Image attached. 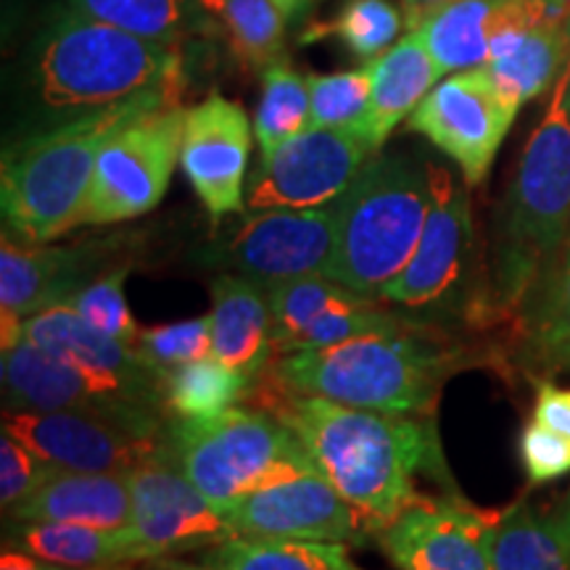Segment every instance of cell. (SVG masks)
Returning a JSON list of instances; mask_svg holds the SVG:
<instances>
[{
    "mask_svg": "<svg viewBox=\"0 0 570 570\" xmlns=\"http://www.w3.org/2000/svg\"><path fill=\"white\" fill-rule=\"evenodd\" d=\"M269 309H273V338L275 354H281L294 341L302 336L309 325L323 320L331 312L346 309V306L362 304L365 294L346 288L325 275H306L294 277V281H283L265 285Z\"/></svg>",
    "mask_w": 570,
    "mask_h": 570,
    "instance_id": "4dcf8cb0",
    "label": "cell"
},
{
    "mask_svg": "<svg viewBox=\"0 0 570 570\" xmlns=\"http://www.w3.org/2000/svg\"><path fill=\"white\" fill-rule=\"evenodd\" d=\"M180 88H164L80 114L6 148L0 167L3 235L24 246L51 244L77 227L96 161L114 135L140 114L177 101Z\"/></svg>",
    "mask_w": 570,
    "mask_h": 570,
    "instance_id": "3957f363",
    "label": "cell"
},
{
    "mask_svg": "<svg viewBox=\"0 0 570 570\" xmlns=\"http://www.w3.org/2000/svg\"><path fill=\"white\" fill-rule=\"evenodd\" d=\"M185 109L164 104L125 125L96 161L77 227L119 225L151 212L180 161Z\"/></svg>",
    "mask_w": 570,
    "mask_h": 570,
    "instance_id": "ba28073f",
    "label": "cell"
},
{
    "mask_svg": "<svg viewBox=\"0 0 570 570\" xmlns=\"http://www.w3.org/2000/svg\"><path fill=\"white\" fill-rule=\"evenodd\" d=\"M566 508H568V510H570V497H568V504H566Z\"/></svg>",
    "mask_w": 570,
    "mask_h": 570,
    "instance_id": "c3c4849f",
    "label": "cell"
},
{
    "mask_svg": "<svg viewBox=\"0 0 570 570\" xmlns=\"http://www.w3.org/2000/svg\"><path fill=\"white\" fill-rule=\"evenodd\" d=\"M568 11L552 0H502L483 69L512 109L529 104L560 80L570 61Z\"/></svg>",
    "mask_w": 570,
    "mask_h": 570,
    "instance_id": "d6986e66",
    "label": "cell"
},
{
    "mask_svg": "<svg viewBox=\"0 0 570 570\" xmlns=\"http://www.w3.org/2000/svg\"><path fill=\"white\" fill-rule=\"evenodd\" d=\"M515 114L518 109L504 101L489 71L479 67L454 71L439 82L410 114L407 125L458 164L462 180L473 188L487 180Z\"/></svg>",
    "mask_w": 570,
    "mask_h": 570,
    "instance_id": "8fae6325",
    "label": "cell"
},
{
    "mask_svg": "<svg viewBox=\"0 0 570 570\" xmlns=\"http://www.w3.org/2000/svg\"><path fill=\"white\" fill-rule=\"evenodd\" d=\"M252 122L244 106L212 92L185 111L180 167L214 219L246 209V167Z\"/></svg>",
    "mask_w": 570,
    "mask_h": 570,
    "instance_id": "ffe728a7",
    "label": "cell"
},
{
    "mask_svg": "<svg viewBox=\"0 0 570 570\" xmlns=\"http://www.w3.org/2000/svg\"><path fill=\"white\" fill-rule=\"evenodd\" d=\"M11 520L75 523L92 529H130L132 497L127 473H75L61 470L46 487L6 510Z\"/></svg>",
    "mask_w": 570,
    "mask_h": 570,
    "instance_id": "603a6c76",
    "label": "cell"
},
{
    "mask_svg": "<svg viewBox=\"0 0 570 570\" xmlns=\"http://www.w3.org/2000/svg\"><path fill=\"white\" fill-rule=\"evenodd\" d=\"M67 9L161 46H177L194 21V0H67Z\"/></svg>",
    "mask_w": 570,
    "mask_h": 570,
    "instance_id": "836d02e7",
    "label": "cell"
},
{
    "mask_svg": "<svg viewBox=\"0 0 570 570\" xmlns=\"http://www.w3.org/2000/svg\"><path fill=\"white\" fill-rule=\"evenodd\" d=\"M529 362L539 370H547V373H570V338L544 348V352L531 354Z\"/></svg>",
    "mask_w": 570,
    "mask_h": 570,
    "instance_id": "ee69618b",
    "label": "cell"
},
{
    "mask_svg": "<svg viewBox=\"0 0 570 570\" xmlns=\"http://www.w3.org/2000/svg\"><path fill=\"white\" fill-rule=\"evenodd\" d=\"M431 209L420 244L394 283L377 302L404 315H454L473 285L475 235L468 190L441 164H428Z\"/></svg>",
    "mask_w": 570,
    "mask_h": 570,
    "instance_id": "9c48e42d",
    "label": "cell"
},
{
    "mask_svg": "<svg viewBox=\"0 0 570 570\" xmlns=\"http://www.w3.org/2000/svg\"><path fill=\"white\" fill-rule=\"evenodd\" d=\"M256 391L252 375L225 365L217 356L190 362L164 375V404L173 417H212L238 407Z\"/></svg>",
    "mask_w": 570,
    "mask_h": 570,
    "instance_id": "f1b7e54d",
    "label": "cell"
},
{
    "mask_svg": "<svg viewBox=\"0 0 570 570\" xmlns=\"http://www.w3.org/2000/svg\"><path fill=\"white\" fill-rule=\"evenodd\" d=\"M502 0H454L420 27L441 75L487 67Z\"/></svg>",
    "mask_w": 570,
    "mask_h": 570,
    "instance_id": "83f0119b",
    "label": "cell"
},
{
    "mask_svg": "<svg viewBox=\"0 0 570 570\" xmlns=\"http://www.w3.org/2000/svg\"><path fill=\"white\" fill-rule=\"evenodd\" d=\"M568 109H570V85H568Z\"/></svg>",
    "mask_w": 570,
    "mask_h": 570,
    "instance_id": "7dc6e473",
    "label": "cell"
},
{
    "mask_svg": "<svg viewBox=\"0 0 570 570\" xmlns=\"http://www.w3.org/2000/svg\"><path fill=\"white\" fill-rule=\"evenodd\" d=\"M175 46L138 38L67 9L46 27L35 51L40 104L67 119L125 104L146 92L180 88Z\"/></svg>",
    "mask_w": 570,
    "mask_h": 570,
    "instance_id": "5b68a950",
    "label": "cell"
},
{
    "mask_svg": "<svg viewBox=\"0 0 570 570\" xmlns=\"http://www.w3.org/2000/svg\"><path fill=\"white\" fill-rule=\"evenodd\" d=\"M0 570H125L119 568H69V566H56V562L32 558V554L19 552V550H9L6 547L3 558H0Z\"/></svg>",
    "mask_w": 570,
    "mask_h": 570,
    "instance_id": "b9f144b4",
    "label": "cell"
},
{
    "mask_svg": "<svg viewBox=\"0 0 570 570\" xmlns=\"http://www.w3.org/2000/svg\"><path fill=\"white\" fill-rule=\"evenodd\" d=\"M373 156L352 130H309L262 156L246 185V209H312L336 202Z\"/></svg>",
    "mask_w": 570,
    "mask_h": 570,
    "instance_id": "9a60e30c",
    "label": "cell"
},
{
    "mask_svg": "<svg viewBox=\"0 0 570 570\" xmlns=\"http://www.w3.org/2000/svg\"><path fill=\"white\" fill-rule=\"evenodd\" d=\"M497 523L458 494H417L375 539L396 570H494Z\"/></svg>",
    "mask_w": 570,
    "mask_h": 570,
    "instance_id": "2e32d148",
    "label": "cell"
},
{
    "mask_svg": "<svg viewBox=\"0 0 570 570\" xmlns=\"http://www.w3.org/2000/svg\"><path fill=\"white\" fill-rule=\"evenodd\" d=\"M428 209V167L402 154H373L338 196L336 254L325 277L377 298L415 254Z\"/></svg>",
    "mask_w": 570,
    "mask_h": 570,
    "instance_id": "8992f818",
    "label": "cell"
},
{
    "mask_svg": "<svg viewBox=\"0 0 570 570\" xmlns=\"http://www.w3.org/2000/svg\"><path fill=\"white\" fill-rule=\"evenodd\" d=\"M209 320L214 356L259 383L275 356L273 309L265 285L238 273L217 275Z\"/></svg>",
    "mask_w": 570,
    "mask_h": 570,
    "instance_id": "7402d4cb",
    "label": "cell"
},
{
    "mask_svg": "<svg viewBox=\"0 0 570 570\" xmlns=\"http://www.w3.org/2000/svg\"><path fill=\"white\" fill-rule=\"evenodd\" d=\"M554 6H560V9H566L570 13V0H552Z\"/></svg>",
    "mask_w": 570,
    "mask_h": 570,
    "instance_id": "f6af8a7d",
    "label": "cell"
},
{
    "mask_svg": "<svg viewBox=\"0 0 570 570\" xmlns=\"http://www.w3.org/2000/svg\"><path fill=\"white\" fill-rule=\"evenodd\" d=\"M494 570H570V510L539 512L515 502L499 512Z\"/></svg>",
    "mask_w": 570,
    "mask_h": 570,
    "instance_id": "4316f807",
    "label": "cell"
},
{
    "mask_svg": "<svg viewBox=\"0 0 570 570\" xmlns=\"http://www.w3.org/2000/svg\"><path fill=\"white\" fill-rule=\"evenodd\" d=\"M59 473L61 468L42 460L30 446L3 433L0 439V504L3 510H11L13 504L35 494Z\"/></svg>",
    "mask_w": 570,
    "mask_h": 570,
    "instance_id": "f35d334b",
    "label": "cell"
},
{
    "mask_svg": "<svg viewBox=\"0 0 570 570\" xmlns=\"http://www.w3.org/2000/svg\"><path fill=\"white\" fill-rule=\"evenodd\" d=\"M135 348L142 354L154 370L161 375L173 373V370L190 365V362L212 356V320L206 317H190L180 320L173 325H156V327H140Z\"/></svg>",
    "mask_w": 570,
    "mask_h": 570,
    "instance_id": "8d00e7d4",
    "label": "cell"
},
{
    "mask_svg": "<svg viewBox=\"0 0 570 570\" xmlns=\"http://www.w3.org/2000/svg\"><path fill=\"white\" fill-rule=\"evenodd\" d=\"M223 515L238 537L365 544L367 520L320 470L273 481L225 504Z\"/></svg>",
    "mask_w": 570,
    "mask_h": 570,
    "instance_id": "5bb4252c",
    "label": "cell"
},
{
    "mask_svg": "<svg viewBox=\"0 0 570 570\" xmlns=\"http://www.w3.org/2000/svg\"><path fill=\"white\" fill-rule=\"evenodd\" d=\"M375 67L336 71V75H309L312 96V125L320 130H354L365 117L370 96H373Z\"/></svg>",
    "mask_w": 570,
    "mask_h": 570,
    "instance_id": "d590c367",
    "label": "cell"
},
{
    "mask_svg": "<svg viewBox=\"0 0 570 570\" xmlns=\"http://www.w3.org/2000/svg\"><path fill=\"white\" fill-rule=\"evenodd\" d=\"M6 410L85 412L122 420L148 433H167V410L122 383L98 377L32 341L19 338L0 356Z\"/></svg>",
    "mask_w": 570,
    "mask_h": 570,
    "instance_id": "30bf717a",
    "label": "cell"
},
{
    "mask_svg": "<svg viewBox=\"0 0 570 570\" xmlns=\"http://www.w3.org/2000/svg\"><path fill=\"white\" fill-rule=\"evenodd\" d=\"M338 198L312 209H262L238 225L219 252V265L273 285L325 275L336 254Z\"/></svg>",
    "mask_w": 570,
    "mask_h": 570,
    "instance_id": "e0dca14e",
    "label": "cell"
},
{
    "mask_svg": "<svg viewBox=\"0 0 570 570\" xmlns=\"http://www.w3.org/2000/svg\"><path fill=\"white\" fill-rule=\"evenodd\" d=\"M169 446L185 475L217 508L273 481L317 470L294 431L267 410L233 407L212 417H173Z\"/></svg>",
    "mask_w": 570,
    "mask_h": 570,
    "instance_id": "52a82bcc",
    "label": "cell"
},
{
    "mask_svg": "<svg viewBox=\"0 0 570 570\" xmlns=\"http://www.w3.org/2000/svg\"><path fill=\"white\" fill-rule=\"evenodd\" d=\"M452 3L454 0H402L404 27H407V32H415L428 19L436 17L441 9H446Z\"/></svg>",
    "mask_w": 570,
    "mask_h": 570,
    "instance_id": "7bdbcfd3",
    "label": "cell"
},
{
    "mask_svg": "<svg viewBox=\"0 0 570 570\" xmlns=\"http://www.w3.org/2000/svg\"><path fill=\"white\" fill-rule=\"evenodd\" d=\"M156 562V560H154ZM156 570H365L348 558L346 544L298 539L235 537L198 552L194 560L161 558Z\"/></svg>",
    "mask_w": 570,
    "mask_h": 570,
    "instance_id": "484cf974",
    "label": "cell"
},
{
    "mask_svg": "<svg viewBox=\"0 0 570 570\" xmlns=\"http://www.w3.org/2000/svg\"><path fill=\"white\" fill-rule=\"evenodd\" d=\"M531 420L570 441V389H560L550 381H537V402H533Z\"/></svg>",
    "mask_w": 570,
    "mask_h": 570,
    "instance_id": "60d3db41",
    "label": "cell"
},
{
    "mask_svg": "<svg viewBox=\"0 0 570 570\" xmlns=\"http://www.w3.org/2000/svg\"><path fill=\"white\" fill-rule=\"evenodd\" d=\"M3 539L9 550L69 568H119L151 560L132 525L130 529H92V525L75 523L13 520Z\"/></svg>",
    "mask_w": 570,
    "mask_h": 570,
    "instance_id": "d4e9b609",
    "label": "cell"
},
{
    "mask_svg": "<svg viewBox=\"0 0 570 570\" xmlns=\"http://www.w3.org/2000/svg\"><path fill=\"white\" fill-rule=\"evenodd\" d=\"M127 275H130V262L111 267L109 273L98 277L96 283H90L88 288H82L80 294L71 298V306H75L92 327L104 331L106 336H114L125 341V344L135 346L140 327L135 325L130 306H127Z\"/></svg>",
    "mask_w": 570,
    "mask_h": 570,
    "instance_id": "74e56055",
    "label": "cell"
},
{
    "mask_svg": "<svg viewBox=\"0 0 570 570\" xmlns=\"http://www.w3.org/2000/svg\"><path fill=\"white\" fill-rule=\"evenodd\" d=\"M520 460L531 483H547L570 473V441L531 420L520 433Z\"/></svg>",
    "mask_w": 570,
    "mask_h": 570,
    "instance_id": "ab89813d",
    "label": "cell"
},
{
    "mask_svg": "<svg viewBox=\"0 0 570 570\" xmlns=\"http://www.w3.org/2000/svg\"><path fill=\"white\" fill-rule=\"evenodd\" d=\"M3 433L75 473H130L169 441V431L148 433L122 420L61 410H6Z\"/></svg>",
    "mask_w": 570,
    "mask_h": 570,
    "instance_id": "ac0fdd59",
    "label": "cell"
},
{
    "mask_svg": "<svg viewBox=\"0 0 570 570\" xmlns=\"http://www.w3.org/2000/svg\"><path fill=\"white\" fill-rule=\"evenodd\" d=\"M309 82L285 59L269 63L262 71V98L254 119V135L262 156L277 151L283 142L309 130Z\"/></svg>",
    "mask_w": 570,
    "mask_h": 570,
    "instance_id": "d6a6232c",
    "label": "cell"
},
{
    "mask_svg": "<svg viewBox=\"0 0 570 570\" xmlns=\"http://www.w3.org/2000/svg\"><path fill=\"white\" fill-rule=\"evenodd\" d=\"M462 362L465 356L458 346L433 336L428 323H412L336 346L275 354L265 375L296 394L344 407L433 415L441 386Z\"/></svg>",
    "mask_w": 570,
    "mask_h": 570,
    "instance_id": "7a4b0ae2",
    "label": "cell"
},
{
    "mask_svg": "<svg viewBox=\"0 0 570 570\" xmlns=\"http://www.w3.org/2000/svg\"><path fill=\"white\" fill-rule=\"evenodd\" d=\"M198 6L219 21L227 46L246 67L265 71L283 59L288 13L277 0H198Z\"/></svg>",
    "mask_w": 570,
    "mask_h": 570,
    "instance_id": "f546056e",
    "label": "cell"
},
{
    "mask_svg": "<svg viewBox=\"0 0 570 570\" xmlns=\"http://www.w3.org/2000/svg\"><path fill=\"white\" fill-rule=\"evenodd\" d=\"M254 394L294 431L315 468L367 520L375 537L417 497V475L449 483L433 415L344 407L277 386L267 375L259 377Z\"/></svg>",
    "mask_w": 570,
    "mask_h": 570,
    "instance_id": "6da1fadb",
    "label": "cell"
},
{
    "mask_svg": "<svg viewBox=\"0 0 570 570\" xmlns=\"http://www.w3.org/2000/svg\"><path fill=\"white\" fill-rule=\"evenodd\" d=\"M515 325L529 356L570 338V238L531 285Z\"/></svg>",
    "mask_w": 570,
    "mask_h": 570,
    "instance_id": "1f68e13d",
    "label": "cell"
},
{
    "mask_svg": "<svg viewBox=\"0 0 570 570\" xmlns=\"http://www.w3.org/2000/svg\"><path fill=\"white\" fill-rule=\"evenodd\" d=\"M21 338L61 356L85 373L122 383V386L138 391L140 396L151 399L167 410V404H164V375L159 370L148 365L132 344L106 336L104 331L92 327L71 304L53 306V309L24 320Z\"/></svg>",
    "mask_w": 570,
    "mask_h": 570,
    "instance_id": "44dd1931",
    "label": "cell"
},
{
    "mask_svg": "<svg viewBox=\"0 0 570 570\" xmlns=\"http://www.w3.org/2000/svg\"><path fill=\"white\" fill-rule=\"evenodd\" d=\"M375 80L370 106L352 132L377 154L394 127L417 109L420 101L439 85L441 69L428 53L420 32H407L394 48L373 59Z\"/></svg>",
    "mask_w": 570,
    "mask_h": 570,
    "instance_id": "cb8c5ba5",
    "label": "cell"
},
{
    "mask_svg": "<svg viewBox=\"0 0 570 570\" xmlns=\"http://www.w3.org/2000/svg\"><path fill=\"white\" fill-rule=\"evenodd\" d=\"M127 481L132 497V531L151 560L202 552L238 537L223 510L185 475L169 441L154 458L132 468Z\"/></svg>",
    "mask_w": 570,
    "mask_h": 570,
    "instance_id": "7c38bea8",
    "label": "cell"
},
{
    "mask_svg": "<svg viewBox=\"0 0 570 570\" xmlns=\"http://www.w3.org/2000/svg\"><path fill=\"white\" fill-rule=\"evenodd\" d=\"M122 240L98 238L71 246H24L6 238L0 246V331L3 348L21 338V325L71 298L117 267Z\"/></svg>",
    "mask_w": 570,
    "mask_h": 570,
    "instance_id": "4fadbf2b",
    "label": "cell"
},
{
    "mask_svg": "<svg viewBox=\"0 0 570 570\" xmlns=\"http://www.w3.org/2000/svg\"><path fill=\"white\" fill-rule=\"evenodd\" d=\"M404 24V13L389 0H346L344 9L327 27H315L304 40L336 38L360 59L373 61L389 51Z\"/></svg>",
    "mask_w": 570,
    "mask_h": 570,
    "instance_id": "e575fe53",
    "label": "cell"
},
{
    "mask_svg": "<svg viewBox=\"0 0 570 570\" xmlns=\"http://www.w3.org/2000/svg\"><path fill=\"white\" fill-rule=\"evenodd\" d=\"M566 38L570 42V13H568V19H566Z\"/></svg>",
    "mask_w": 570,
    "mask_h": 570,
    "instance_id": "bcb514c9",
    "label": "cell"
},
{
    "mask_svg": "<svg viewBox=\"0 0 570 570\" xmlns=\"http://www.w3.org/2000/svg\"><path fill=\"white\" fill-rule=\"evenodd\" d=\"M570 61L533 127L499 214L489 306L515 320L520 304L570 238Z\"/></svg>",
    "mask_w": 570,
    "mask_h": 570,
    "instance_id": "277c9868",
    "label": "cell"
}]
</instances>
